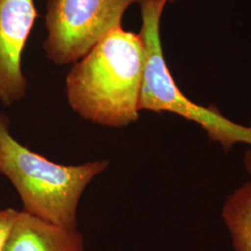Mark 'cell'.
<instances>
[{"label":"cell","mask_w":251,"mask_h":251,"mask_svg":"<svg viewBox=\"0 0 251 251\" xmlns=\"http://www.w3.org/2000/svg\"><path fill=\"white\" fill-rule=\"evenodd\" d=\"M145 50L140 35L122 27L110 32L82 59L65 79L73 111L83 119L120 128L140 117Z\"/></svg>","instance_id":"cell-1"},{"label":"cell","mask_w":251,"mask_h":251,"mask_svg":"<svg viewBox=\"0 0 251 251\" xmlns=\"http://www.w3.org/2000/svg\"><path fill=\"white\" fill-rule=\"evenodd\" d=\"M109 167L106 159L63 165L27 148L0 114V174L9 179L23 211L64 228H77V210L90 182Z\"/></svg>","instance_id":"cell-2"},{"label":"cell","mask_w":251,"mask_h":251,"mask_svg":"<svg viewBox=\"0 0 251 251\" xmlns=\"http://www.w3.org/2000/svg\"><path fill=\"white\" fill-rule=\"evenodd\" d=\"M163 8L157 3H146L141 8L145 63L139 109L155 113L169 112L200 126L208 139L222 145L225 152L236 144L251 145L250 126L234 123L215 106L205 107L188 99L178 88L166 63L160 37Z\"/></svg>","instance_id":"cell-3"},{"label":"cell","mask_w":251,"mask_h":251,"mask_svg":"<svg viewBox=\"0 0 251 251\" xmlns=\"http://www.w3.org/2000/svg\"><path fill=\"white\" fill-rule=\"evenodd\" d=\"M141 0H49L43 43L59 65L76 63L103 37L121 26L126 10Z\"/></svg>","instance_id":"cell-4"},{"label":"cell","mask_w":251,"mask_h":251,"mask_svg":"<svg viewBox=\"0 0 251 251\" xmlns=\"http://www.w3.org/2000/svg\"><path fill=\"white\" fill-rule=\"evenodd\" d=\"M36 17L34 0H0V102L5 106L26 95L22 54Z\"/></svg>","instance_id":"cell-5"},{"label":"cell","mask_w":251,"mask_h":251,"mask_svg":"<svg viewBox=\"0 0 251 251\" xmlns=\"http://www.w3.org/2000/svg\"><path fill=\"white\" fill-rule=\"evenodd\" d=\"M4 251H85V243L77 228H64L20 210Z\"/></svg>","instance_id":"cell-6"},{"label":"cell","mask_w":251,"mask_h":251,"mask_svg":"<svg viewBox=\"0 0 251 251\" xmlns=\"http://www.w3.org/2000/svg\"><path fill=\"white\" fill-rule=\"evenodd\" d=\"M222 215L234 251H251V180L227 198Z\"/></svg>","instance_id":"cell-7"},{"label":"cell","mask_w":251,"mask_h":251,"mask_svg":"<svg viewBox=\"0 0 251 251\" xmlns=\"http://www.w3.org/2000/svg\"><path fill=\"white\" fill-rule=\"evenodd\" d=\"M19 211L12 207L0 208V251H4L6 248Z\"/></svg>","instance_id":"cell-8"},{"label":"cell","mask_w":251,"mask_h":251,"mask_svg":"<svg viewBox=\"0 0 251 251\" xmlns=\"http://www.w3.org/2000/svg\"><path fill=\"white\" fill-rule=\"evenodd\" d=\"M244 164H245L246 171H248V173L251 175V150H248L245 153Z\"/></svg>","instance_id":"cell-9"},{"label":"cell","mask_w":251,"mask_h":251,"mask_svg":"<svg viewBox=\"0 0 251 251\" xmlns=\"http://www.w3.org/2000/svg\"><path fill=\"white\" fill-rule=\"evenodd\" d=\"M169 1H174V0H169Z\"/></svg>","instance_id":"cell-10"}]
</instances>
